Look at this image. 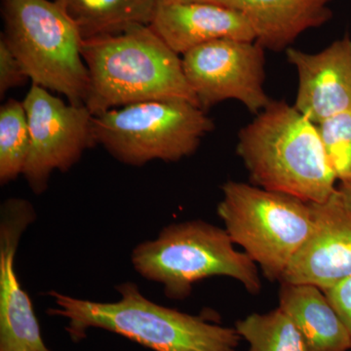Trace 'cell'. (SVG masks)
Returning <instances> with one entry per match:
<instances>
[{"instance_id":"cell-1","label":"cell","mask_w":351,"mask_h":351,"mask_svg":"<svg viewBox=\"0 0 351 351\" xmlns=\"http://www.w3.org/2000/svg\"><path fill=\"white\" fill-rule=\"evenodd\" d=\"M82 53L89 73L85 106L93 115L149 101H186L199 107L182 59L149 25L85 39Z\"/></svg>"},{"instance_id":"cell-2","label":"cell","mask_w":351,"mask_h":351,"mask_svg":"<svg viewBox=\"0 0 351 351\" xmlns=\"http://www.w3.org/2000/svg\"><path fill=\"white\" fill-rule=\"evenodd\" d=\"M237 152L254 186L311 203L336 193L317 125L286 101L272 100L239 131Z\"/></svg>"},{"instance_id":"cell-3","label":"cell","mask_w":351,"mask_h":351,"mask_svg":"<svg viewBox=\"0 0 351 351\" xmlns=\"http://www.w3.org/2000/svg\"><path fill=\"white\" fill-rule=\"evenodd\" d=\"M117 290L120 299L114 302L76 299L51 291L48 295L56 306L47 313L69 320L66 330L73 341L84 339L90 328H99L154 351H237L242 338L235 328L157 304L133 282L120 284Z\"/></svg>"},{"instance_id":"cell-4","label":"cell","mask_w":351,"mask_h":351,"mask_svg":"<svg viewBox=\"0 0 351 351\" xmlns=\"http://www.w3.org/2000/svg\"><path fill=\"white\" fill-rule=\"evenodd\" d=\"M131 260L141 276L162 284L171 300L186 299L196 283L214 276L235 279L251 295L262 291L258 265L234 248L225 228L201 219L166 226L157 239L138 244Z\"/></svg>"},{"instance_id":"cell-5","label":"cell","mask_w":351,"mask_h":351,"mask_svg":"<svg viewBox=\"0 0 351 351\" xmlns=\"http://www.w3.org/2000/svg\"><path fill=\"white\" fill-rule=\"evenodd\" d=\"M4 31L0 36L32 84L85 105L89 73L77 25L55 0H1Z\"/></svg>"},{"instance_id":"cell-6","label":"cell","mask_w":351,"mask_h":351,"mask_svg":"<svg viewBox=\"0 0 351 351\" xmlns=\"http://www.w3.org/2000/svg\"><path fill=\"white\" fill-rule=\"evenodd\" d=\"M221 189L217 213L233 243L267 280L280 283L313 228L311 202L241 182L228 181Z\"/></svg>"},{"instance_id":"cell-7","label":"cell","mask_w":351,"mask_h":351,"mask_svg":"<svg viewBox=\"0 0 351 351\" xmlns=\"http://www.w3.org/2000/svg\"><path fill=\"white\" fill-rule=\"evenodd\" d=\"M214 128L206 112L186 101H143L93 115L96 144L132 166L193 156Z\"/></svg>"},{"instance_id":"cell-8","label":"cell","mask_w":351,"mask_h":351,"mask_svg":"<svg viewBox=\"0 0 351 351\" xmlns=\"http://www.w3.org/2000/svg\"><path fill=\"white\" fill-rule=\"evenodd\" d=\"M23 104L31 140L23 175L32 191L40 195L54 171L68 172L86 149L96 145L93 114L86 106L66 104L36 84Z\"/></svg>"},{"instance_id":"cell-9","label":"cell","mask_w":351,"mask_h":351,"mask_svg":"<svg viewBox=\"0 0 351 351\" xmlns=\"http://www.w3.org/2000/svg\"><path fill=\"white\" fill-rule=\"evenodd\" d=\"M258 41L218 39L182 55L184 75L203 110L226 100L258 114L271 99L265 90V53Z\"/></svg>"},{"instance_id":"cell-10","label":"cell","mask_w":351,"mask_h":351,"mask_svg":"<svg viewBox=\"0 0 351 351\" xmlns=\"http://www.w3.org/2000/svg\"><path fill=\"white\" fill-rule=\"evenodd\" d=\"M36 219L29 201L10 198L0 212V351H51L41 337L29 295L21 286L15 256L23 233Z\"/></svg>"},{"instance_id":"cell-11","label":"cell","mask_w":351,"mask_h":351,"mask_svg":"<svg viewBox=\"0 0 351 351\" xmlns=\"http://www.w3.org/2000/svg\"><path fill=\"white\" fill-rule=\"evenodd\" d=\"M311 204L313 228L280 283L309 284L324 292L351 276V210L338 189L324 202Z\"/></svg>"},{"instance_id":"cell-12","label":"cell","mask_w":351,"mask_h":351,"mask_svg":"<svg viewBox=\"0 0 351 351\" xmlns=\"http://www.w3.org/2000/svg\"><path fill=\"white\" fill-rule=\"evenodd\" d=\"M286 58L299 77L295 108L319 124L351 110V38L337 39L318 53L289 47Z\"/></svg>"},{"instance_id":"cell-13","label":"cell","mask_w":351,"mask_h":351,"mask_svg":"<svg viewBox=\"0 0 351 351\" xmlns=\"http://www.w3.org/2000/svg\"><path fill=\"white\" fill-rule=\"evenodd\" d=\"M149 27L178 55L218 39L256 40L248 21L237 9L203 2L159 0Z\"/></svg>"},{"instance_id":"cell-14","label":"cell","mask_w":351,"mask_h":351,"mask_svg":"<svg viewBox=\"0 0 351 351\" xmlns=\"http://www.w3.org/2000/svg\"><path fill=\"white\" fill-rule=\"evenodd\" d=\"M332 0H232L250 24L256 41L265 49H288L304 32L332 19Z\"/></svg>"},{"instance_id":"cell-15","label":"cell","mask_w":351,"mask_h":351,"mask_svg":"<svg viewBox=\"0 0 351 351\" xmlns=\"http://www.w3.org/2000/svg\"><path fill=\"white\" fill-rule=\"evenodd\" d=\"M280 284L279 307L295 323L307 350H351L350 332L321 289L309 284Z\"/></svg>"},{"instance_id":"cell-16","label":"cell","mask_w":351,"mask_h":351,"mask_svg":"<svg viewBox=\"0 0 351 351\" xmlns=\"http://www.w3.org/2000/svg\"><path fill=\"white\" fill-rule=\"evenodd\" d=\"M77 25L83 40L149 25L159 0H55Z\"/></svg>"},{"instance_id":"cell-17","label":"cell","mask_w":351,"mask_h":351,"mask_svg":"<svg viewBox=\"0 0 351 351\" xmlns=\"http://www.w3.org/2000/svg\"><path fill=\"white\" fill-rule=\"evenodd\" d=\"M234 328L249 343L248 351H308L295 323L279 306L237 320Z\"/></svg>"},{"instance_id":"cell-18","label":"cell","mask_w":351,"mask_h":351,"mask_svg":"<svg viewBox=\"0 0 351 351\" xmlns=\"http://www.w3.org/2000/svg\"><path fill=\"white\" fill-rule=\"evenodd\" d=\"M29 130L23 101L10 99L0 108V182L23 174L29 156Z\"/></svg>"},{"instance_id":"cell-19","label":"cell","mask_w":351,"mask_h":351,"mask_svg":"<svg viewBox=\"0 0 351 351\" xmlns=\"http://www.w3.org/2000/svg\"><path fill=\"white\" fill-rule=\"evenodd\" d=\"M325 154L339 184L351 182V110L317 124Z\"/></svg>"},{"instance_id":"cell-20","label":"cell","mask_w":351,"mask_h":351,"mask_svg":"<svg viewBox=\"0 0 351 351\" xmlns=\"http://www.w3.org/2000/svg\"><path fill=\"white\" fill-rule=\"evenodd\" d=\"M29 80L20 62L9 48L8 44L0 36V96H4L8 90L22 86Z\"/></svg>"},{"instance_id":"cell-21","label":"cell","mask_w":351,"mask_h":351,"mask_svg":"<svg viewBox=\"0 0 351 351\" xmlns=\"http://www.w3.org/2000/svg\"><path fill=\"white\" fill-rule=\"evenodd\" d=\"M324 293L345 323L351 338V276Z\"/></svg>"},{"instance_id":"cell-22","label":"cell","mask_w":351,"mask_h":351,"mask_svg":"<svg viewBox=\"0 0 351 351\" xmlns=\"http://www.w3.org/2000/svg\"><path fill=\"white\" fill-rule=\"evenodd\" d=\"M337 189L346 206L351 210V182L348 184H339Z\"/></svg>"},{"instance_id":"cell-23","label":"cell","mask_w":351,"mask_h":351,"mask_svg":"<svg viewBox=\"0 0 351 351\" xmlns=\"http://www.w3.org/2000/svg\"><path fill=\"white\" fill-rule=\"evenodd\" d=\"M170 2H203V3L218 4V5L230 7L232 0H164Z\"/></svg>"}]
</instances>
